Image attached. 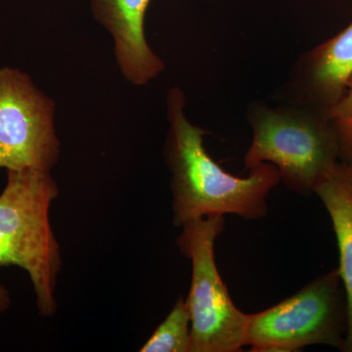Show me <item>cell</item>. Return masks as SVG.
<instances>
[{
	"label": "cell",
	"instance_id": "obj_1",
	"mask_svg": "<svg viewBox=\"0 0 352 352\" xmlns=\"http://www.w3.org/2000/svg\"><path fill=\"white\" fill-rule=\"evenodd\" d=\"M184 103L182 90L171 88L164 156L171 173L173 224L182 227L212 215L235 214L249 220L265 217L267 197L281 182L276 166L258 164L248 177L227 173L206 151L207 132L185 118Z\"/></svg>",
	"mask_w": 352,
	"mask_h": 352
},
{
	"label": "cell",
	"instance_id": "obj_2",
	"mask_svg": "<svg viewBox=\"0 0 352 352\" xmlns=\"http://www.w3.org/2000/svg\"><path fill=\"white\" fill-rule=\"evenodd\" d=\"M0 194V267L16 265L29 275L39 314L56 311L57 275L62 258L50 219V206L59 194L50 171L8 170ZM11 305L0 285V314Z\"/></svg>",
	"mask_w": 352,
	"mask_h": 352
},
{
	"label": "cell",
	"instance_id": "obj_3",
	"mask_svg": "<svg viewBox=\"0 0 352 352\" xmlns=\"http://www.w3.org/2000/svg\"><path fill=\"white\" fill-rule=\"evenodd\" d=\"M254 138L245 154V170L272 164L292 192L314 193L339 163L337 134L327 113L291 103L276 109L252 105Z\"/></svg>",
	"mask_w": 352,
	"mask_h": 352
},
{
	"label": "cell",
	"instance_id": "obj_4",
	"mask_svg": "<svg viewBox=\"0 0 352 352\" xmlns=\"http://www.w3.org/2000/svg\"><path fill=\"white\" fill-rule=\"evenodd\" d=\"M346 331V294L333 270L272 307L249 314L245 346L252 352H296L324 344L342 351Z\"/></svg>",
	"mask_w": 352,
	"mask_h": 352
},
{
	"label": "cell",
	"instance_id": "obj_5",
	"mask_svg": "<svg viewBox=\"0 0 352 352\" xmlns=\"http://www.w3.org/2000/svg\"><path fill=\"white\" fill-rule=\"evenodd\" d=\"M223 215L197 219L182 226L177 243L191 261L186 305L191 319V352H237L245 346L249 314L234 305L214 259V243Z\"/></svg>",
	"mask_w": 352,
	"mask_h": 352
},
{
	"label": "cell",
	"instance_id": "obj_6",
	"mask_svg": "<svg viewBox=\"0 0 352 352\" xmlns=\"http://www.w3.org/2000/svg\"><path fill=\"white\" fill-rule=\"evenodd\" d=\"M54 109L29 75L0 69V168L50 171L60 153Z\"/></svg>",
	"mask_w": 352,
	"mask_h": 352
},
{
	"label": "cell",
	"instance_id": "obj_7",
	"mask_svg": "<svg viewBox=\"0 0 352 352\" xmlns=\"http://www.w3.org/2000/svg\"><path fill=\"white\" fill-rule=\"evenodd\" d=\"M352 78V22L298 63L291 82L292 103L327 113L346 94Z\"/></svg>",
	"mask_w": 352,
	"mask_h": 352
},
{
	"label": "cell",
	"instance_id": "obj_8",
	"mask_svg": "<svg viewBox=\"0 0 352 352\" xmlns=\"http://www.w3.org/2000/svg\"><path fill=\"white\" fill-rule=\"evenodd\" d=\"M150 0H92V12L115 39V52L122 75L143 85L156 78L164 62L145 38L144 19Z\"/></svg>",
	"mask_w": 352,
	"mask_h": 352
},
{
	"label": "cell",
	"instance_id": "obj_9",
	"mask_svg": "<svg viewBox=\"0 0 352 352\" xmlns=\"http://www.w3.org/2000/svg\"><path fill=\"white\" fill-rule=\"evenodd\" d=\"M314 194L325 206L337 238L340 256L338 271L347 308V331L342 351L352 352V166L340 161Z\"/></svg>",
	"mask_w": 352,
	"mask_h": 352
},
{
	"label": "cell",
	"instance_id": "obj_10",
	"mask_svg": "<svg viewBox=\"0 0 352 352\" xmlns=\"http://www.w3.org/2000/svg\"><path fill=\"white\" fill-rule=\"evenodd\" d=\"M141 352H191V319L182 296Z\"/></svg>",
	"mask_w": 352,
	"mask_h": 352
},
{
	"label": "cell",
	"instance_id": "obj_11",
	"mask_svg": "<svg viewBox=\"0 0 352 352\" xmlns=\"http://www.w3.org/2000/svg\"><path fill=\"white\" fill-rule=\"evenodd\" d=\"M339 142L340 162L352 166V78L346 94L329 113Z\"/></svg>",
	"mask_w": 352,
	"mask_h": 352
}]
</instances>
